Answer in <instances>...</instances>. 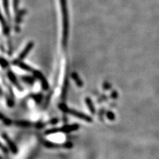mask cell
Instances as JSON below:
<instances>
[{
  "label": "cell",
  "instance_id": "obj_14",
  "mask_svg": "<svg viewBox=\"0 0 159 159\" xmlns=\"http://www.w3.org/2000/svg\"><path fill=\"white\" fill-rule=\"evenodd\" d=\"M17 125L19 126H22V127H28L31 125V123H30L29 121H19L16 123Z\"/></svg>",
  "mask_w": 159,
  "mask_h": 159
},
{
  "label": "cell",
  "instance_id": "obj_8",
  "mask_svg": "<svg viewBox=\"0 0 159 159\" xmlns=\"http://www.w3.org/2000/svg\"><path fill=\"white\" fill-rule=\"evenodd\" d=\"M0 23H1L2 26V29H3V31L4 34H8V33L9 32V27L6 21V20H5L3 16H2L1 11H0Z\"/></svg>",
  "mask_w": 159,
  "mask_h": 159
},
{
  "label": "cell",
  "instance_id": "obj_9",
  "mask_svg": "<svg viewBox=\"0 0 159 159\" xmlns=\"http://www.w3.org/2000/svg\"><path fill=\"white\" fill-rule=\"evenodd\" d=\"M72 77L73 78V80H74V82H76V84H77V86L78 87H82L83 86V82L81 80L80 78L79 77V76L78 75V74L76 73V72H73L72 74Z\"/></svg>",
  "mask_w": 159,
  "mask_h": 159
},
{
  "label": "cell",
  "instance_id": "obj_2",
  "mask_svg": "<svg viewBox=\"0 0 159 159\" xmlns=\"http://www.w3.org/2000/svg\"><path fill=\"white\" fill-rule=\"evenodd\" d=\"M60 108H61L63 111L70 114V115L76 117L78 119H82V120H84L87 122H92V118L89 116L86 115V114H84L83 113L79 112L76 110H74V109H70L68 107H66L65 104H61V105H60Z\"/></svg>",
  "mask_w": 159,
  "mask_h": 159
},
{
  "label": "cell",
  "instance_id": "obj_7",
  "mask_svg": "<svg viewBox=\"0 0 159 159\" xmlns=\"http://www.w3.org/2000/svg\"><path fill=\"white\" fill-rule=\"evenodd\" d=\"M13 64H15V65H17V66L21 68V69L24 70H25V71H27V72H33L34 71V70L32 68L28 66L27 64H25L22 61H19L17 60V61H15L13 62Z\"/></svg>",
  "mask_w": 159,
  "mask_h": 159
},
{
  "label": "cell",
  "instance_id": "obj_20",
  "mask_svg": "<svg viewBox=\"0 0 159 159\" xmlns=\"http://www.w3.org/2000/svg\"><path fill=\"white\" fill-rule=\"evenodd\" d=\"M0 159H2V158L1 157H0Z\"/></svg>",
  "mask_w": 159,
  "mask_h": 159
},
{
  "label": "cell",
  "instance_id": "obj_18",
  "mask_svg": "<svg viewBox=\"0 0 159 159\" xmlns=\"http://www.w3.org/2000/svg\"><path fill=\"white\" fill-rule=\"evenodd\" d=\"M18 4H19V0H13V5L15 10H17L18 7Z\"/></svg>",
  "mask_w": 159,
  "mask_h": 159
},
{
  "label": "cell",
  "instance_id": "obj_19",
  "mask_svg": "<svg viewBox=\"0 0 159 159\" xmlns=\"http://www.w3.org/2000/svg\"><path fill=\"white\" fill-rule=\"evenodd\" d=\"M107 117H108L109 119H114L113 114L112 113H110V112L107 113Z\"/></svg>",
  "mask_w": 159,
  "mask_h": 159
},
{
  "label": "cell",
  "instance_id": "obj_12",
  "mask_svg": "<svg viewBox=\"0 0 159 159\" xmlns=\"http://www.w3.org/2000/svg\"><path fill=\"white\" fill-rule=\"evenodd\" d=\"M0 120H2L6 125H10L11 123V121L9 119L5 117L2 113H0Z\"/></svg>",
  "mask_w": 159,
  "mask_h": 159
},
{
  "label": "cell",
  "instance_id": "obj_1",
  "mask_svg": "<svg viewBox=\"0 0 159 159\" xmlns=\"http://www.w3.org/2000/svg\"><path fill=\"white\" fill-rule=\"evenodd\" d=\"M59 4L62 21V44L63 46L66 47L68 43L69 32V19L66 0H59Z\"/></svg>",
  "mask_w": 159,
  "mask_h": 159
},
{
  "label": "cell",
  "instance_id": "obj_6",
  "mask_svg": "<svg viewBox=\"0 0 159 159\" xmlns=\"http://www.w3.org/2000/svg\"><path fill=\"white\" fill-rule=\"evenodd\" d=\"M79 129V125L78 124H73V125H65L61 129H58V132L61 131L63 133H70L72 131H76Z\"/></svg>",
  "mask_w": 159,
  "mask_h": 159
},
{
  "label": "cell",
  "instance_id": "obj_5",
  "mask_svg": "<svg viewBox=\"0 0 159 159\" xmlns=\"http://www.w3.org/2000/svg\"><path fill=\"white\" fill-rule=\"evenodd\" d=\"M2 136L4 140L7 143L8 147H9L10 149H11V152L13 153H16L17 152V146L15 145V143L11 141V139H10L6 133H3Z\"/></svg>",
  "mask_w": 159,
  "mask_h": 159
},
{
  "label": "cell",
  "instance_id": "obj_3",
  "mask_svg": "<svg viewBox=\"0 0 159 159\" xmlns=\"http://www.w3.org/2000/svg\"><path fill=\"white\" fill-rule=\"evenodd\" d=\"M33 72L34 75L35 76V77L37 78L40 80V82H41V83L42 84V87L44 89V90H47V89H48V87H49L48 83L47 80V79L45 78V77L43 76V74L41 72H39L38 70H34Z\"/></svg>",
  "mask_w": 159,
  "mask_h": 159
},
{
  "label": "cell",
  "instance_id": "obj_11",
  "mask_svg": "<svg viewBox=\"0 0 159 159\" xmlns=\"http://www.w3.org/2000/svg\"><path fill=\"white\" fill-rule=\"evenodd\" d=\"M86 103L87 104V106L88 107V109H89V111H90V112L92 113V114H94L95 113V108H94V106H93V104L92 102V99L90 98H87L86 99Z\"/></svg>",
  "mask_w": 159,
  "mask_h": 159
},
{
  "label": "cell",
  "instance_id": "obj_4",
  "mask_svg": "<svg viewBox=\"0 0 159 159\" xmlns=\"http://www.w3.org/2000/svg\"><path fill=\"white\" fill-rule=\"evenodd\" d=\"M33 47H34V43L29 42L27 44V45L25 47V48L23 49V51L21 52V53L20 54V55L18 57L17 61H22L27 56V54L30 51H31V50L33 48Z\"/></svg>",
  "mask_w": 159,
  "mask_h": 159
},
{
  "label": "cell",
  "instance_id": "obj_15",
  "mask_svg": "<svg viewBox=\"0 0 159 159\" xmlns=\"http://www.w3.org/2000/svg\"><path fill=\"white\" fill-rule=\"evenodd\" d=\"M22 79L24 82H25L28 84H32L34 82L33 78L30 76H23L22 77Z\"/></svg>",
  "mask_w": 159,
  "mask_h": 159
},
{
  "label": "cell",
  "instance_id": "obj_13",
  "mask_svg": "<svg viewBox=\"0 0 159 159\" xmlns=\"http://www.w3.org/2000/svg\"><path fill=\"white\" fill-rule=\"evenodd\" d=\"M2 3L3 6V8L6 11L7 16L9 17V3H8V0H2Z\"/></svg>",
  "mask_w": 159,
  "mask_h": 159
},
{
  "label": "cell",
  "instance_id": "obj_17",
  "mask_svg": "<svg viewBox=\"0 0 159 159\" xmlns=\"http://www.w3.org/2000/svg\"><path fill=\"white\" fill-rule=\"evenodd\" d=\"M0 64H1L3 67H7L8 65V63L6 61H5L4 59L0 58Z\"/></svg>",
  "mask_w": 159,
  "mask_h": 159
},
{
  "label": "cell",
  "instance_id": "obj_10",
  "mask_svg": "<svg viewBox=\"0 0 159 159\" xmlns=\"http://www.w3.org/2000/svg\"><path fill=\"white\" fill-rule=\"evenodd\" d=\"M8 77H9L10 80H11V82L14 84L15 86H16L19 89L21 88L19 87V83H18V82L17 80V78H16V76L14 75V74L12 72H8Z\"/></svg>",
  "mask_w": 159,
  "mask_h": 159
},
{
  "label": "cell",
  "instance_id": "obj_16",
  "mask_svg": "<svg viewBox=\"0 0 159 159\" xmlns=\"http://www.w3.org/2000/svg\"><path fill=\"white\" fill-rule=\"evenodd\" d=\"M0 150H1L3 153H8V149L5 147L1 142H0Z\"/></svg>",
  "mask_w": 159,
  "mask_h": 159
}]
</instances>
